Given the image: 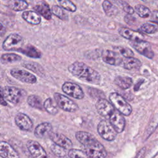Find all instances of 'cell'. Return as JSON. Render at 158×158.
I'll return each instance as SVG.
<instances>
[{"label":"cell","instance_id":"obj_1","mask_svg":"<svg viewBox=\"0 0 158 158\" xmlns=\"http://www.w3.org/2000/svg\"><path fill=\"white\" fill-rule=\"evenodd\" d=\"M77 139L83 146V151L89 158H106L107 152L101 143L91 133L80 131L75 134Z\"/></svg>","mask_w":158,"mask_h":158},{"label":"cell","instance_id":"obj_2","mask_svg":"<svg viewBox=\"0 0 158 158\" xmlns=\"http://www.w3.org/2000/svg\"><path fill=\"white\" fill-rule=\"evenodd\" d=\"M68 70L72 75L83 81L95 85L101 81L100 74L83 62H75L69 66Z\"/></svg>","mask_w":158,"mask_h":158},{"label":"cell","instance_id":"obj_3","mask_svg":"<svg viewBox=\"0 0 158 158\" xmlns=\"http://www.w3.org/2000/svg\"><path fill=\"white\" fill-rule=\"evenodd\" d=\"M109 99L114 108L122 115L128 116L132 112L131 106L119 94L112 93L109 95Z\"/></svg>","mask_w":158,"mask_h":158},{"label":"cell","instance_id":"obj_4","mask_svg":"<svg viewBox=\"0 0 158 158\" xmlns=\"http://www.w3.org/2000/svg\"><path fill=\"white\" fill-rule=\"evenodd\" d=\"M98 131L99 135L106 141H113L118 133L109 121L101 120L98 125Z\"/></svg>","mask_w":158,"mask_h":158},{"label":"cell","instance_id":"obj_5","mask_svg":"<svg viewBox=\"0 0 158 158\" xmlns=\"http://www.w3.org/2000/svg\"><path fill=\"white\" fill-rule=\"evenodd\" d=\"M3 94L5 100L13 104H18L25 96L26 92L18 88L7 86L3 88Z\"/></svg>","mask_w":158,"mask_h":158},{"label":"cell","instance_id":"obj_6","mask_svg":"<svg viewBox=\"0 0 158 158\" xmlns=\"http://www.w3.org/2000/svg\"><path fill=\"white\" fill-rule=\"evenodd\" d=\"M54 98L58 106L65 111L73 112L78 109V105L73 101L60 93H55Z\"/></svg>","mask_w":158,"mask_h":158},{"label":"cell","instance_id":"obj_7","mask_svg":"<svg viewBox=\"0 0 158 158\" xmlns=\"http://www.w3.org/2000/svg\"><path fill=\"white\" fill-rule=\"evenodd\" d=\"M62 89L64 93L73 98L81 99L84 97V93L81 88L77 83L66 81L62 85Z\"/></svg>","mask_w":158,"mask_h":158},{"label":"cell","instance_id":"obj_8","mask_svg":"<svg viewBox=\"0 0 158 158\" xmlns=\"http://www.w3.org/2000/svg\"><path fill=\"white\" fill-rule=\"evenodd\" d=\"M96 108L99 115L106 118H109L115 110L112 103L104 98L98 99L96 104Z\"/></svg>","mask_w":158,"mask_h":158},{"label":"cell","instance_id":"obj_9","mask_svg":"<svg viewBox=\"0 0 158 158\" xmlns=\"http://www.w3.org/2000/svg\"><path fill=\"white\" fill-rule=\"evenodd\" d=\"M130 44L136 51H138L141 55L149 59L153 58L154 54L149 42L145 41L144 40L140 41H131Z\"/></svg>","mask_w":158,"mask_h":158},{"label":"cell","instance_id":"obj_10","mask_svg":"<svg viewBox=\"0 0 158 158\" xmlns=\"http://www.w3.org/2000/svg\"><path fill=\"white\" fill-rule=\"evenodd\" d=\"M10 75L15 79L23 83L33 84L37 81V78L34 75L23 70L12 69L10 70Z\"/></svg>","mask_w":158,"mask_h":158},{"label":"cell","instance_id":"obj_11","mask_svg":"<svg viewBox=\"0 0 158 158\" xmlns=\"http://www.w3.org/2000/svg\"><path fill=\"white\" fill-rule=\"evenodd\" d=\"M27 146L33 158H48L45 150L37 141L29 140L27 142Z\"/></svg>","mask_w":158,"mask_h":158},{"label":"cell","instance_id":"obj_12","mask_svg":"<svg viewBox=\"0 0 158 158\" xmlns=\"http://www.w3.org/2000/svg\"><path fill=\"white\" fill-rule=\"evenodd\" d=\"M110 123L115 128L117 133H122L125 126V120L120 112L117 110H115L109 118Z\"/></svg>","mask_w":158,"mask_h":158},{"label":"cell","instance_id":"obj_13","mask_svg":"<svg viewBox=\"0 0 158 158\" xmlns=\"http://www.w3.org/2000/svg\"><path fill=\"white\" fill-rule=\"evenodd\" d=\"M102 60L110 65L120 66L122 58L119 54L117 52H114L110 50H104L101 54Z\"/></svg>","mask_w":158,"mask_h":158},{"label":"cell","instance_id":"obj_14","mask_svg":"<svg viewBox=\"0 0 158 158\" xmlns=\"http://www.w3.org/2000/svg\"><path fill=\"white\" fill-rule=\"evenodd\" d=\"M23 38L17 33H11L7 36L2 43V47L6 51L15 50L14 48L19 44Z\"/></svg>","mask_w":158,"mask_h":158},{"label":"cell","instance_id":"obj_15","mask_svg":"<svg viewBox=\"0 0 158 158\" xmlns=\"http://www.w3.org/2000/svg\"><path fill=\"white\" fill-rule=\"evenodd\" d=\"M118 33L123 38L132 41H143L144 38V36L139 31L125 27L120 28L118 29Z\"/></svg>","mask_w":158,"mask_h":158},{"label":"cell","instance_id":"obj_16","mask_svg":"<svg viewBox=\"0 0 158 158\" xmlns=\"http://www.w3.org/2000/svg\"><path fill=\"white\" fill-rule=\"evenodd\" d=\"M16 125L22 130L28 131L32 128L33 122L30 118L23 113H19L15 117Z\"/></svg>","mask_w":158,"mask_h":158},{"label":"cell","instance_id":"obj_17","mask_svg":"<svg viewBox=\"0 0 158 158\" xmlns=\"http://www.w3.org/2000/svg\"><path fill=\"white\" fill-rule=\"evenodd\" d=\"M49 137L55 144L63 147L67 150H70L72 148V143L70 139L62 134L52 133Z\"/></svg>","mask_w":158,"mask_h":158},{"label":"cell","instance_id":"obj_18","mask_svg":"<svg viewBox=\"0 0 158 158\" xmlns=\"http://www.w3.org/2000/svg\"><path fill=\"white\" fill-rule=\"evenodd\" d=\"M0 156L2 158H19L17 152L5 141H0Z\"/></svg>","mask_w":158,"mask_h":158},{"label":"cell","instance_id":"obj_19","mask_svg":"<svg viewBox=\"0 0 158 158\" xmlns=\"http://www.w3.org/2000/svg\"><path fill=\"white\" fill-rule=\"evenodd\" d=\"M52 127L48 122H44L38 125L35 129L34 134L36 137L39 138H44L50 136L52 133Z\"/></svg>","mask_w":158,"mask_h":158},{"label":"cell","instance_id":"obj_20","mask_svg":"<svg viewBox=\"0 0 158 158\" xmlns=\"http://www.w3.org/2000/svg\"><path fill=\"white\" fill-rule=\"evenodd\" d=\"M141 65V62L139 59L132 57L122 58L120 66L127 70H132L139 68Z\"/></svg>","mask_w":158,"mask_h":158},{"label":"cell","instance_id":"obj_21","mask_svg":"<svg viewBox=\"0 0 158 158\" xmlns=\"http://www.w3.org/2000/svg\"><path fill=\"white\" fill-rule=\"evenodd\" d=\"M33 9L38 12L40 14H41L44 19L47 20L51 19L52 17V12L51 9H50L49 5L45 2H40L35 6Z\"/></svg>","mask_w":158,"mask_h":158},{"label":"cell","instance_id":"obj_22","mask_svg":"<svg viewBox=\"0 0 158 158\" xmlns=\"http://www.w3.org/2000/svg\"><path fill=\"white\" fill-rule=\"evenodd\" d=\"M22 18L28 23L31 25H38L41 21V19L40 15L34 11L27 10L22 13Z\"/></svg>","mask_w":158,"mask_h":158},{"label":"cell","instance_id":"obj_23","mask_svg":"<svg viewBox=\"0 0 158 158\" xmlns=\"http://www.w3.org/2000/svg\"><path fill=\"white\" fill-rule=\"evenodd\" d=\"M16 51L31 58L37 59L41 57V52L32 45H27L23 48L17 49Z\"/></svg>","mask_w":158,"mask_h":158},{"label":"cell","instance_id":"obj_24","mask_svg":"<svg viewBox=\"0 0 158 158\" xmlns=\"http://www.w3.org/2000/svg\"><path fill=\"white\" fill-rule=\"evenodd\" d=\"M115 84L122 89H127L133 85V80L128 77L118 76L114 79Z\"/></svg>","mask_w":158,"mask_h":158},{"label":"cell","instance_id":"obj_25","mask_svg":"<svg viewBox=\"0 0 158 158\" xmlns=\"http://www.w3.org/2000/svg\"><path fill=\"white\" fill-rule=\"evenodd\" d=\"M102 8L105 14L109 17L115 16L118 12L117 7L107 0H104L103 1Z\"/></svg>","mask_w":158,"mask_h":158},{"label":"cell","instance_id":"obj_26","mask_svg":"<svg viewBox=\"0 0 158 158\" xmlns=\"http://www.w3.org/2000/svg\"><path fill=\"white\" fill-rule=\"evenodd\" d=\"M22 57L15 53H6L1 56L0 60L2 64H9L21 60Z\"/></svg>","mask_w":158,"mask_h":158},{"label":"cell","instance_id":"obj_27","mask_svg":"<svg viewBox=\"0 0 158 158\" xmlns=\"http://www.w3.org/2000/svg\"><path fill=\"white\" fill-rule=\"evenodd\" d=\"M22 65L30 70L33 71V72L37 73L38 75H40L42 76V75L44 73V69L42 67L41 65H40L39 64L36 63V62H24L22 64Z\"/></svg>","mask_w":158,"mask_h":158},{"label":"cell","instance_id":"obj_28","mask_svg":"<svg viewBox=\"0 0 158 158\" xmlns=\"http://www.w3.org/2000/svg\"><path fill=\"white\" fill-rule=\"evenodd\" d=\"M43 107L48 112L52 115H56L58 112L57 105L54 102V101L50 98L45 100L43 104Z\"/></svg>","mask_w":158,"mask_h":158},{"label":"cell","instance_id":"obj_29","mask_svg":"<svg viewBox=\"0 0 158 158\" xmlns=\"http://www.w3.org/2000/svg\"><path fill=\"white\" fill-rule=\"evenodd\" d=\"M51 12L54 15L62 20L67 21L69 19L68 14L65 13L64 9L57 5H53L52 6Z\"/></svg>","mask_w":158,"mask_h":158},{"label":"cell","instance_id":"obj_30","mask_svg":"<svg viewBox=\"0 0 158 158\" xmlns=\"http://www.w3.org/2000/svg\"><path fill=\"white\" fill-rule=\"evenodd\" d=\"M27 102L28 104L32 107L38 109H43V105L41 98L36 95H30L27 98Z\"/></svg>","mask_w":158,"mask_h":158},{"label":"cell","instance_id":"obj_31","mask_svg":"<svg viewBox=\"0 0 158 158\" xmlns=\"http://www.w3.org/2000/svg\"><path fill=\"white\" fill-rule=\"evenodd\" d=\"M135 10L136 14L141 18H147L151 14L149 9L142 4H136L135 6Z\"/></svg>","mask_w":158,"mask_h":158},{"label":"cell","instance_id":"obj_32","mask_svg":"<svg viewBox=\"0 0 158 158\" xmlns=\"http://www.w3.org/2000/svg\"><path fill=\"white\" fill-rule=\"evenodd\" d=\"M158 125V116H154V117L151 120L148 127L144 133V138L146 139L149 136L154 132L155 129Z\"/></svg>","mask_w":158,"mask_h":158},{"label":"cell","instance_id":"obj_33","mask_svg":"<svg viewBox=\"0 0 158 158\" xmlns=\"http://www.w3.org/2000/svg\"><path fill=\"white\" fill-rule=\"evenodd\" d=\"M28 7V4L25 0H16L11 5V8L14 11H22Z\"/></svg>","mask_w":158,"mask_h":158},{"label":"cell","instance_id":"obj_34","mask_svg":"<svg viewBox=\"0 0 158 158\" xmlns=\"http://www.w3.org/2000/svg\"><path fill=\"white\" fill-rule=\"evenodd\" d=\"M60 6L64 9L70 12H75L77 10L76 6L70 0H57Z\"/></svg>","mask_w":158,"mask_h":158},{"label":"cell","instance_id":"obj_35","mask_svg":"<svg viewBox=\"0 0 158 158\" xmlns=\"http://www.w3.org/2000/svg\"><path fill=\"white\" fill-rule=\"evenodd\" d=\"M51 149V151L53 152V153L58 157H65L67 153V149L55 143L52 144Z\"/></svg>","mask_w":158,"mask_h":158},{"label":"cell","instance_id":"obj_36","mask_svg":"<svg viewBox=\"0 0 158 158\" xmlns=\"http://www.w3.org/2000/svg\"><path fill=\"white\" fill-rule=\"evenodd\" d=\"M68 155L70 158H89L83 151L75 149H70Z\"/></svg>","mask_w":158,"mask_h":158},{"label":"cell","instance_id":"obj_37","mask_svg":"<svg viewBox=\"0 0 158 158\" xmlns=\"http://www.w3.org/2000/svg\"><path fill=\"white\" fill-rule=\"evenodd\" d=\"M140 30L144 33H146L148 34H153V33H155L158 30V28L154 25H152L149 23H146L143 24L141 26Z\"/></svg>","mask_w":158,"mask_h":158},{"label":"cell","instance_id":"obj_38","mask_svg":"<svg viewBox=\"0 0 158 158\" xmlns=\"http://www.w3.org/2000/svg\"><path fill=\"white\" fill-rule=\"evenodd\" d=\"M115 49L119 52L124 57H132L134 56V53L130 48L123 46H117Z\"/></svg>","mask_w":158,"mask_h":158},{"label":"cell","instance_id":"obj_39","mask_svg":"<svg viewBox=\"0 0 158 158\" xmlns=\"http://www.w3.org/2000/svg\"><path fill=\"white\" fill-rule=\"evenodd\" d=\"M118 4L120 6V7L122 8V9L128 14L132 15L133 14H134L135 12L134 9L126 2L123 1L122 0H118Z\"/></svg>","mask_w":158,"mask_h":158},{"label":"cell","instance_id":"obj_40","mask_svg":"<svg viewBox=\"0 0 158 158\" xmlns=\"http://www.w3.org/2000/svg\"><path fill=\"white\" fill-rule=\"evenodd\" d=\"M125 22L128 24V25H133L135 21H136V19L133 17L131 16V15L130 14H127L125 16V19H124Z\"/></svg>","mask_w":158,"mask_h":158},{"label":"cell","instance_id":"obj_41","mask_svg":"<svg viewBox=\"0 0 158 158\" xmlns=\"http://www.w3.org/2000/svg\"><path fill=\"white\" fill-rule=\"evenodd\" d=\"M146 149L145 147L141 148L138 151V152L136 154V155L134 158H144L146 154Z\"/></svg>","mask_w":158,"mask_h":158},{"label":"cell","instance_id":"obj_42","mask_svg":"<svg viewBox=\"0 0 158 158\" xmlns=\"http://www.w3.org/2000/svg\"><path fill=\"white\" fill-rule=\"evenodd\" d=\"M151 20L158 23V10H155L151 14Z\"/></svg>","mask_w":158,"mask_h":158},{"label":"cell","instance_id":"obj_43","mask_svg":"<svg viewBox=\"0 0 158 158\" xmlns=\"http://www.w3.org/2000/svg\"><path fill=\"white\" fill-rule=\"evenodd\" d=\"M0 104L2 105L6 106L7 104L5 99L4 98V94H3V89L0 86Z\"/></svg>","mask_w":158,"mask_h":158},{"label":"cell","instance_id":"obj_44","mask_svg":"<svg viewBox=\"0 0 158 158\" xmlns=\"http://www.w3.org/2000/svg\"><path fill=\"white\" fill-rule=\"evenodd\" d=\"M5 27H4V25L0 22V33H2V35L5 33Z\"/></svg>","mask_w":158,"mask_h":158},{"label":"cell","instance_id":"obj_45","mask_svg":"<svg viewBox=\"0 0 158 158\" xmlns=\"http://www.w3.org/2000/svg\"><path fill=\"white\" fill-rule=\"evenodd\" d=\"M142 83H143L142 81H138V82L135 85V91H137V90L139 89V86H140V85H141Z\"/></svg>","mask_w":158,"mask_h":158},{"label":"cell","instance_id":"obj_46","mask_svg":"<svg viewBox=\"0 0 158 158\" xmlns=\"http://www.w3.org/2000/svg\"><path fill=\"white\" fill-rule=\"evenodd\" d=\"M141 1H144V2H151L152 0H141Z\"/></svg>","mask_w":158,"mask_h":158},{"label":"cell","instance_id":"obj_47","mask_svg":"<svg viewBox=\"0 0 158 158\" xmlns=\"http://www.w3.org/2000/svg\"><path fill=\"white\" fill-rule=\"evenodd\" d=\"M107 1H110V2H114L115 0H107Z\"/></svg>","mask_w":158,"mask_h":158}]
</instances>
